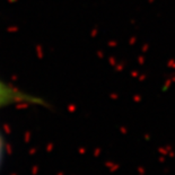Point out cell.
<instances>
[{"label":"cell","mask_w":175,"mask_h":175,"mask_svg":"<svg viewBox=\"0 0 175 175\" xmlns=\"http://www.w3.org/2000/svg\"><path fill=\"white\" fill-rule=\"evenodd\" d=\"M42 104V101L28 95L0 79V110L14 104Z\"/></svg>","instance_id":"1"},{"label":"cell","mask_w":175,"mask_h":175,"mask_svg":"<svg viewBox=\"0 0 175 175\" xmlns=\"http://www.w3.org/2000/svg\"><path fill=\"white\" fill-rule=\"evenodd\" d=\"M2 157H4V141H2L1 136H0V164H1Z\"/></svg>","instance_id":"2"}]
</instances>
